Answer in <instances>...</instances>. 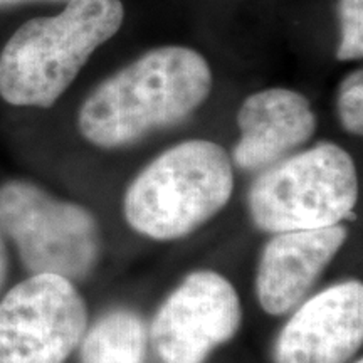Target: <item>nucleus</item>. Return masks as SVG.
Returning <instances> with one entry per match:
<instances>
[{
    "label": "nucleus",
    "mask_w": 363,
    "mask_h": 363,
    "mask_svg": "<svg viewBox=\"0 0 363 363\" xmlns=\"http://www.w3.org/2000/svg\"><path fill=\"white\" fill-rule=\"evenodd\" d=\"M240 299L216 271H195L165 299L150 328L160 363H203L240 325Z\"/></svg>",
    "instance_id": "0eeeda50"
},
{
    "label": "nucleus",
    "mask_w": 363,
    "mask_h": 363,
    "mask_svg": "<svg viewBox=\"0 0 363 363\" xmlns=\"http://www.w3.org/2000/svg\"><path fill=\"white\" fill-rule=\"evenodd\" d=\"M148 331L130 310L106 313L83 337L81 363H145Z\"/></svg>",
    "instance_id": "9b49d317"
},
{
    "label": "nucleus",
    "mask_w": 363,
    "mask_h": 363,
    "mask_svg": "<svg viewBox=\"0 0 363 363\" xmlns=\"http://www.w3.org/2000/svg\"><path fill=\"white\" fill-rule=\"evenodd\" d=\"M33 2H61V4H67L69 0H0V9L16 7V6H22V4H33Z\"/></svg>",
    "instance_id": "2eb2a0df"
},
{
    "label": "nucleus",
    "mask_w": 363,
    "mask_h": 363,
    "mask_svg": "<svg viewBox=\"0 0 363 363\" xmlns=\"http://www.w3.org/2000/svg\"><path fill=\"white\" fill-rule=\"evenodd\" d=\"M238 126L240 140L234 147V163L244 170H261L306 143L316 131V116L303 94L271 88L244 99Z\"/></svg>",
    "instance_id": "9d476101"
},
{
    "label": "nucleus",
    "mask_w": 363,
    "mask_h": 363,
    "mask_svg": "<svg viewBox=\"0 0 363 363\" xmlns=\"http://www.w3.org/2000/svg\"><path fill=\"white\" fill-rule=\"evenodd\" d=\"M125 19L121 0H69L65 11L22 24L0 52V96L51 108Z\"/></svg>",
    "instance_id": "f03ea898"
},
{
    "label": "nucleus",
    "mask_w": 363,
    "mask_h": 363,
    "mask_svg": "<svg viewBox=\"0 0 363 363\" xmlns=\"http://www.w3.org/2000/svg\"><path fill=\"white\" fill-rule=\"evenodd\" d=\"M347 238L348 230L342 224L276 233L257 266L256 293L262 310L272 316L291 311L345 246Z\"/></svg>",
    "instance_id": "1a4fd4ad"
},
{
    "label": "nucleus",
    "mask_w": 363,
    "mask_h": 363,
    "mask_svg": "<svg viewBox=\"0 0 363 363\" xmlns=\"http://www.w3.org/2000/svg\"><path fill=\"white\" fill-rule=\"evenodd\" d=\"M357 363H363V362H362V360H358V362H357Z\"/></svg>",
    "instance_id": "dca6fc26"
},
{
    "label": "nucleus",
    "mask_w": 363,
    "mask_h": 363,
    "mask_svg": "<svg viewBox=\"0 0 363 363\" xmlns=\"http://www.w3.org/2000/svg\"><path fill=\"white\" fill-rule=\"evenodd\" d=\"M338 116L348 133H363V71L357 69L343 79L338 91Z\"/></svg>",
    "instance_id": "ddd939ff"
},
{
    "label": "nucleus",
    "mask_w": 363,
    "mask_h": 363,
    "mask_svg": "<svg viewBox=\"0 0 363 363\" xmlns=\"http://www.w3.org/2000/svg\"><path fill=\"white\" fill-rule=\"evenodd\" d=\"M233 190V162L225 150L208 140H189L136 175L125 194V217L147 238L180 239L219 214Z\"/></svg>",
    "instance_id": "7ed1b4c3"
},
{
    "label": "nucleus",
    "mask_w": 363,
    "mask_h": 363,
    "mask_svg": "<svg viewBox=\"0 0 363 363\" xmlns=\"http://www.w3.org/2000/svg\"><path fill=\"white\" fill-rule=\"evenodd\" d=\"M88 330L72 281L33 274L0 301V363H65Z\"/></svg>",
    "instance_id": "423d86ee"
},
{
    "label": "nucleus",
    "mask_w": 363,
    "mask_h": 363,
    "mask_svg": "<svg viewBox=\"0 0 363 363\" xmlns=\"http://www.w3.org/2000/svg\"><path fill=\"white\" fill-rule=\"evenodd\" d=\"M7 269H9L7 249H6V242H4V234L2 230H0V291H2L4 284H6Z\"/></svg>",
    "instance_id": "4468645a"
},
{
    "label": "nucleus",
    "mask_w": 363,
    "mask_h": 363,
    "mask_svg": "<svg viewBox=\"0 0 363 363\" xmlns=\"http://www.w3.org/2000/svg\"><path fill=\"white\" fill-rule=\"evenodd\" d=\"M338 61H357L363 56V0H338Z\"/></svg>",
    "instance_id": "f8f14e48"
},
{
    "label": "nucleus",
    "mask_w": 363,
    "mask_h": 363,
    "mask_svg": "<svg viewBox=\"0 0 363 363\" xmlns=\"http://www.w3.org/2000/svg\"><path fill=\"white\" fill-rule=\"evenodd\" d=\"M357 201L353 158L338 145L320 143L267 167L249 192V212L261 230L276 234L340 224Z\"/></svg>",
    "instance_id": "20e7f679"
},
{
    "label": "nucleus",
    "mask_w": 363,
    "mask_h": 363,
    "mask_svg": "<svg viewBox=\"0 0 363 363\" xmlns=\"http://www.w3.org/2000/svg\"><path fill=\"white\" fill-rule=\"evenodd\" d=\"M0 230L33 274L49 272L72 283L93 271L101 251L98 222L88 208L26 180L0 187Z\"/></svg>",
    "instance_id": "39448f33"
},
{
    "label": "nucleus",
    "mask_w": 363,
    "mask_h": 363,
    "mask_svg": "<svg viewBox=\"0 0 363 363\" xmlns=\"http://www.w3.org/2000/svg\"><path fill=\"white\" fill-rule=\"evenodd\" d=\"M211 89L212 71L201 52L182 45L152 49L84 99L79 131L99 148L136 143L189 118Z\"/></svg>",
    "instance_id": "f257e3e1"
},
{
    "label": "nucleus",
    "mask_w": 363,
    "mask_h": 363,
    "mask_svg": "<svg viewBox=\"0 0 363 363\" xmlns=\"http://www.w3.org/2000/svg\"><path fill=\"white\" fill-rule=\"evenodd\" d=\"M363 342V286L338 283L303 305L274 345L276 363H347Z\"/></svg>",
    "instance_id": "6e6552de"
}]
</instances>
